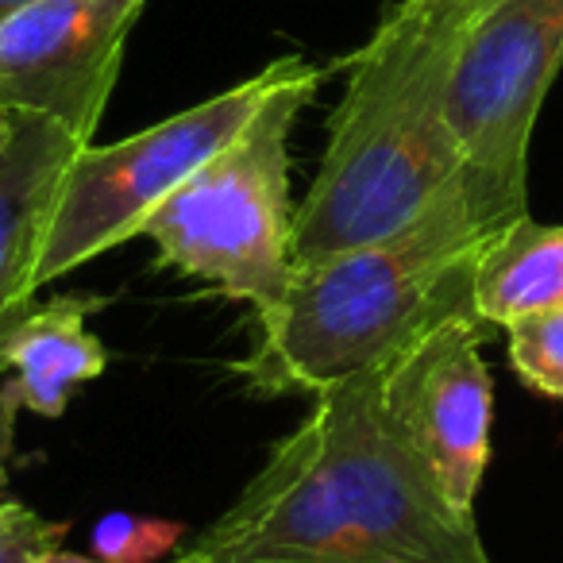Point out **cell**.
<instances>
[{"mask_svg": "<svg viewBox=\"0 0 563 563\" xmlns=\"http://www.w3.org/2000/svg\"><path fill=\"white\" fill-rule=\"evenodd\" d=\"M66 525H55L24 501H0V563H32L47 548H58Z\"/></svg>", "mask_w": 563, "mask_h": 563, "instance_id": "cell-14", "label": "cell"}, {"mask_svg": "<svg viewBox=\"0 0 563 563\" xmlns=\"http://www.w3.org/2000/svg\"><path fill=\"white\" fill-rule=\"evenodd\" d=\"M104 309V298L66 294L35 306L9 344V375L0 390V452H9L12 424L20 413L55 417L66 413L70 398L86 383L104 375L109 347L89 332V317Z\"/></svg>", "mask_w": 563, "mask_h": 563, "instance_id": "cell-10", "label": "cell"}, {"mask_svg": "<svg viewBox=\"0 0 563 563\" xmlns=\"http://www.w3.org/2000/svg\"><path fill=\"white\" fill-rule=\"evenodd\" d=\"M4 486H9V475H4V463H0V501H4Z\"/></svg>", "mask_w": 563, "mask_h": 563, "instance_id": "cell-17", "label": "cell"}, {"mask_svg": "<svg viewBox=\"0 0 563 563\" xmlns=\"http://www.w3.org/2000/svg\"><path fill=\"white\" fill-rule=\"evenodd\" d=\"M181 529L178 521L140 514H109L93 525V555L104 563H163L178 552Z\"/></svg>", "mask_w": 563, "mask_h": 563, "instance_id": "cell-13", "label": "cell"}, {"mask_svg": "<svg viewBox=\"0 0 563 563\" xmlns=\"http://www.w3.org/2000/svg\"><path fill=\"white\" fill-rule=\"evenodd\" d=\"M321 81V66L298 55L258 117L201 170L189 174L143 228L158 251V266L251 306L255 321L278 306L298 266L290 132L313 104Z\"/></svg>", "mask_w": 563, "mask_h": 563, "instance_id": "cell-4", "label": "cell"}, {"mask_svg": "<svg viewBox=\"0 0 563 563\" xmlns=\"http://www.w3.org/2000/svg\"><path fill=\"white\" fill-rule=\"evenodd\" d=\"M147 0H32L0 20V117L35 112L93 143Z\"/></svg>", "mask_w": 563, "mask_h": 563, "instance_id": "cell-7", "label": "cell"}, {"mask_svg": "<svg viewBox=\"0 0 563 563\" xmlns=\"http://www.w3.org/2000/svg\"><path fill=\"white\" fill-rule=\"evenodd\" d=\"M478 4L394 0L344 63L321 170L294 220L298 263L398 232L460 178L448 86Z\"/></svg>", "mask_w": 563, "mask_h": 563, "instance_id": "cell-2", "label": "cell"}, {"mask_svg": "<svg viewBox=\"0 0 563 563\" xmlns=\"http://www.w3.org/2000/svg\"><path fill=\"white\" fill-rule=\"evenodd\" d=\"M294 63L298 55L278 58L240 86L174 112L120 143H86L63 170L47 209L35 255V290L143 235L151 212L258 117Z\"/></svg>", "mask_w": 563, "mask_h": 563, "instance_id": "cell-5", "label": "cell"}, {"mask_svg": "<svg viewBox=\"0 0 563 563\" xmlns=\"http://www.w3.org/2000/svg\"><path fill=\"white\" fill-rule=\"evenodd\" d=\"M86 143L35 112L0 117V378L9 344L35 309V255L63 170Z\"/></svg>", "mask_w": 563, "mask_h": 563, "instance_id": "cell-9", "label": "cell"}, {"mask_svg": "<svg viewBox=\"0 0 563 563\" xmlns=\"http://www.w3.org/2000/svg\"><path fill=\"white\" fill-rule=\"evenodd\" d=\"M490 324L452 317L383 367V401L452 506L475 509L490 460L494 383L483 360Z\"/></svg>", "mask_w": 563, "mask_h": 563, "instance_id": "cell-8", "label": "cell"}, {"mask_svg": "<svg viewBox=\"0 0 563 563\" xmlns=\"http://www.w3.org/2000/svg\"><path fill=\"white\" fill-rule=\"evenodd\" d=\"M498 232L478 224L455 178L406 228L294 266L258 317L240 378L251 394H324L394 363L452 317L475 313V271Z\"/></svg>", "mask_w": 563, "mask_h": 563, "instance_id": "cell-3", "label": "cell"}, {"mask_svg": "<svg viewBox=\"0 0 563 563\" xmlns=\"http://www.w3.org/2000/svg\"><path fill=\"white\" fill-rule=\"evenodd\" d=\"M197 563H494L383 401V367L324 390L205 529Z\"/></svg>", "mask_w": 563, "mask_h": 563, "instance_id": "cell-1", "label": "cell"}, {"mask_svg": "<svg viewBox=\"0 0 563 563\" xmlns=\"http://www.w3.org/2000/svg\"><path fill=\"white\" fill-rule=\"evenodd\" d=\"M563 309V224L514 220L486 243L475 271V313L490 329Z\"/></svg>", "mask_w": 563, "mask_h": 563, "instance_id": "cell-11", "label": "cell"}, {"mask_svg": "<svg viewBox=\"0 0 563 563\" xmlns=\"http://www.w3.org/2000/svg\"><path fill=\"white\" fill-rule=\"evenodd\" d=\"M509 363L529 390L563 401V309L509 324Z\"/></svg>", "mask_w": 563, "mask_h": 563, "instance_id": "cell-12", "label": "cell"}, {"mask_svg": "<svg viewBox=\"0 0 563 563\" xmlns=\"http://www.w3.org/2000/svg\"><path fill=\"white\" fill-rule=\"evenodd\" d=\"M32 563H104L101 555H78V552H66V548H47L43 555H35ZM163 563H197L194 560V552H181V555H170V560H163Z\"/></svg>", "mask_w": 563, "mask_h": 563, "instance_id": "cell-15", "label": "cell"}, {"mask_svg": "<svg viewBox=\"0 0 563 563\" xmlns=\"http://www.w3.org/2000/svg\"><path fill=\"white\" fill-rule=\"evenodd\" d=\"M563 70V0H483L463 32L448 120L463 155V194L478 224L529 217V143Z\"/></svg>", "mask_w": 563, "mask_h": 563, "instance_id": "cell-6", "label": "cell"}, {"mask_svg": "<svg viewBox=\"0 0 563 563\" xmlns=\"http://www.w3.org/2000/svg\"><path fill=\"white\" fill-rule=\"evenodd\" d=\"M24 4H32V0H0V20L12 16L16 9H24Z\"/></svg>", "mask_w": 563, "mask_h": 563, "instance_id": "cell-16", "label": "cell"}]
</instances>
